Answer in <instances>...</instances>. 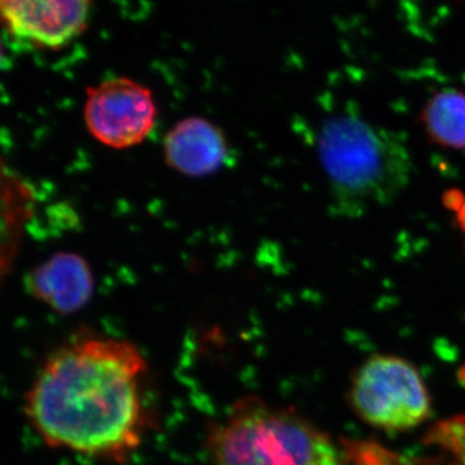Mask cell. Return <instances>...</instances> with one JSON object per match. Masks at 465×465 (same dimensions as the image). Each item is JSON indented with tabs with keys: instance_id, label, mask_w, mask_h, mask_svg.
Returning a JSON list of instances; mask_svg holds the SVG:
<instances>
[{
	"instance_id": "obj_1",
	"label": "cell",
	"mask_w": 465,
	"mask_h": 465,
	"mask_svg": "<svg viewBox=\"0 0 465 465\" xmlns=\"http://www.w3.org/2000/svg\"><path fill=\"white\" fill-rule=\"evenodd\" d=\"M146 362L130 341L84 339L45 361L25 412L51 448L124 461L142 443L140 378Z\"/></svg>"
},
{
	"instance_id": "obj_2",
	"label": "cell",
	"mask_w": 465,
	"mask_h": 465,
	"mask_svg": "<svg viewBox=\"0 0 465 465\" xmlns=\"http://www.w3.org/2000/svg\"><path fill=\"white\" fill-rule=\"evenodd\" d=\"M318 153L333 201L347 215L390 203L411 174V158L399 137L353 112L324 121Z\"/></svg>"
},
{
	"instance_id": "obj_3",
	"label": "cell",
	"mask_w": 465,
	"mask_h": 465,
	"mask_svg": "<svg viewBox=\"0 0 465 465\" xmlns=\"http://www.w3.org/2000/svg\"><path fill=\"white\" fill-rule=\"evenodd\" d=\"M213 465H348L347 455L300 416L240 403L210 439Z\"/></svg>"
},
{
	"instance_id": "obj_4",
	"label": "cell",
	"mask_w": 465,
	"mask_h": 465,
	"mask_svg": "<svg viewBox=\"0 0 465 465\" xmlns=\"http://www.w3.org/2000/svg\"><path fill=\"white\" fill-rule=\"evenodd\" d=\"M351 406L366 423L405 430L423 423L430 400L423 379L402 358L376 356L358 370L351 391Z\"/></svg>"
},
{
	"instance_id": "obj_5",
	"label": "cell",
	"mask_w": 465,
	"mask_h": 465,
	"mask_svg": "<svg viewBox=\"0 0 465 465\" xmlns=\"http://www.w3.org/2000/svg\"><path fill=\"white\" fill-rule=\"evenodd\" d=\"M157 106L152 91L127 76H115L88 88L84 122L97 142L114 149L143 143L152 133Z\"/></svg>"
},
{
	"instance_id": "obj_6",
	"label": "cell",
	"mask_w": 465,
	"mask_h": 465,
	"mask_svg": "<svg viewBox=\"0 0 465 465\" xmlns=\"http://www.w3.org/2000/svg\"><path fill=\"white\" fill-rule=\"evenodd\" d=\"M8 33L34 47H64L87 26V0H9L0 3Z\"/></svg>"
},
{
	"instance_id": "obj_7",
	"label": "cell",
	"mask_w": 465,
	"mask_h": 465,
	"mask_svg": "<svg viewBox=\"0 0 465 465\" xmlns=\"http://www.w3.org/2000/svg\"><path fill=\"white\" fill-rule=\"evenodd\" d=\"M25 286L33 298L45 302L52 311L72 314L90 302L94 275L82 256L57 252L27 273Z\"/></svg>"
},
{
	"instance_id": "obj_8",
	"label": "cell",
	"mask_w": 465,
	"mask_h": 465,
	"mask_svg": "<svg viewBox=\"0 0 465 465\" xmlns=\"http://www.w3.org/2000/svg\"><path fill=\"white\" fill-rule=\"evenodd\" d=\"M167 166L185 176L216 173L228 158V143L219 125L189 116L168 131L163 143Z\"/></svg>"
},
{
	"instance_id": "obj_9",
	"label": "cell",
	"mask_w": 465,
	"mask_h": 465,
	"mask_svg": "<svg viewBox=\"0 0 465 465\" xmlns=\"http://www.w3.org/2000/svg\"><path fill=\"white\" fill-rule=\"evenodd\" d=\"M424 122L428 133L440 145L464 148V94L457 91L437 94L425 108Z\"/></svg>"
},
{
	"instance_id": "obj_10",
	"label": "cell",
	"mask_w": 465,
	"mask_h": 465,
	"mask_svg": "<svg viewBox=\"0 0 465 465\" xmlns=\"http://www.w3.org/2000/svg\"><path fill=\"white\" fill-rule=\"evenodd\" d=\"M428 442L449 452L458 465H465V415L440 421L430 430Z\"/></svg>"
},
{
	"instance_id": "obj_11",
	"label": "cell",
	"mask_w": 465,
	"mask_h": 465,
	"mask_svg": "<svg viewBox=\"0 0 465 465\" xmlns=\"http://www.w3.org/2000/svg\"><path fill=\"white\" fill-rule=\"evenodd\" d=\"M454 208L455 213H457L458 224L465 235V197L457 198V201L454 200Z\"/></svg>"
}]
</instances>
